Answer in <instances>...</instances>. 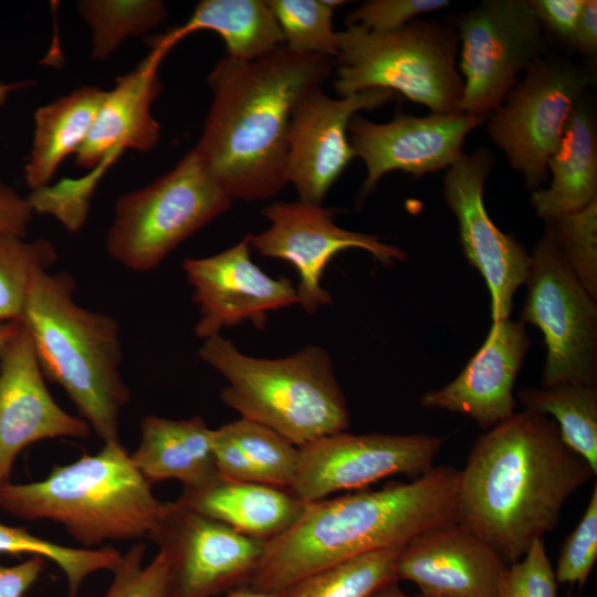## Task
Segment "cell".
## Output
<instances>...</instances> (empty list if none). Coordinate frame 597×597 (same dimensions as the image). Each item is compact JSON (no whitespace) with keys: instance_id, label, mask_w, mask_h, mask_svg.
Segmentation results:
<instances>
[{"instance_id":"ac0fdd59","label":"cell","mask_w":597,"mask_h":597,"mask_svg":"<svg viewBox=\"0 0 597 597\" xmlns=\"http://www.w3.org/2000/svg\"><path fill=\"white\" fill-rule=\"evenodd\" d=\"M250 250L247 234L217 254L184 260L182 270L199 310L195 327L199 338L214 337L244 321L262 329L269 312L298 303L292 281L268 275L252 261Z\"/></svg>"},{"instance_id":"ab89813d","label":"cell","mask_w":597,"mask_h":597,"mask_svg":"<svg viewBox=\"0 0 597 597\" xmlns=\"http://www.w3.org/2000/svg\"><path fill=\"white\" fill-rule=\"evenodd\" d=\"M584 2L585 0H530L543 29L569 46Z\"/></svg>"},{"instance_id":"4dcf8cb0","label":"cell","mask_w":597,"mask_h":597,"mask_svg":"<svg viewBox=\"0 0 597 597\" xmlns=\"http://www.w3.org/2000/svg\"><path fill=\"white\" fill-rule=\"evenodd\" d=\"M56 260V249L46 239L0 234V322H20L35 276Z\"/></svg>"},{"instance_id":"5bb4252c","label":"cell","mask_w":597,"mask_h":597,"mask_svg":"<svg viewBox=\"0 0 597 597\" xmlns=\"http://www.w3.org/2000/svg\"><path fill=\"white\" fill-rule=\"evenodd\" d=\"M336 212L301 200L274 201L261 211L269 227L249 234L250 247L260 255L286 261L295 268L297 304L310 315L333 303L321 281L327 264L342 251L365 250L385 266L407 259L404 250L383 242L378 235L341 228L335 222Z\"/></svg>"},{"instance_id":"836d02e7","label":"cell","mask_w":597,"mask_h":597,"mask_svg":"<svg viewBox=\"0 0 597 597\" xmlns=\"http://www.w3.org/2000/svg\"><path fill=\"white\" fill-rule=\"evenodd\" d=\"M268 3L290 51L336 57L334 9L324 0H268Z\"/></svg>"},{"instance_id":"7402d4cb","label":"cell","mask_w":597,"mask_h":597,"mask_svg":"<svg viewBox=\"0 0 597 597\" xmlns=\"http://www.w3.org/2000/svg\"><path fill=\"white\" fill-rule=\"evenodd\" d=\"M176 43L166 34L135 69L117 76L106 93L91 130L75 154V165L102 176L106 166L125 149L150 151L160 136L151 105L161 92L159 65Z\"/></svg>"},{"instance_id":"f1b7e54d","label":"cell","mask_w":597,"mask_h":597,"mask_svg":"<svg viewBox=\"0 0 597 597\" xmlns=\"http://www.w3.org/2000/svg\"><path fill=\"white\" fill-rule=\"evenodd\" d=\"M400 549H378L341 561L295 582L281 597H370L399 582L396 564Z\"/></svg>"},{"instance_id":"484cf974","label":"cell","mask_w":597,"mask_h":597,"mask_svg":"<svg viewBox=\"0 0 597 597\" xmlns=\"http://www.w3.org/2000/svg\"><path fill=\"white\" fill-rule=\"evenodd\" d=\"M106 93L85 85L35 111L32 147L24 166L25 182L32 191L49 186L63 159L77 153Z\"/></svg>"},{"instance_id":"7bdbcfd3","label":"cell","mask_w":597,"mask_h":597,"mask_svg":"<svg viewBox=\"0 0 597 597\" xmlns=\"http://www.w3.org/2000/svg\"><path fill=\"white\" fill-rule=\"evenodd\" d=\"M572 48L585 56L597 52V1L585 0L572 41Z\"/></svg>"},{"instance_id":"7a4b0ae2","label":"cell","mask_w":597,"mask_h":597,"mask_svg":"<svg viewBox=\"0 0 597 597\" xmlns=\"http://www.w3.org/2000/svg\"><path fill=\"white\" fill-rule=\"evenodd\" d=\"M334 69V57L285 45L253 61L226 55L217 62L208 75L211 105L193 149L232 201L268 200L289 185L292 112Z\"/></svg>"},{"instance_id":"4fadbf2b","label":"cell","mask_w":597,"mask_h":597,"mask_svg":"<svg viewBox=\"0 0 597 597\" xmlns=\"http://www.w3.org/2000/svg\"><path fill=\"white\" fill-rule=\"evenodd\" d=\"M442 443L440 437L428 433L329 434L300 448L298 470L290 491L308 503L339 491L363 490L398 474L415 480L434 467Z\"/></svg>"},{"instance_id":"603a6c76","label":"cell","mask_w":597,"mask_h":597,"mask_svg":"<svg viewBox=\"0 0 597 597\" xmlns=\"http://www.w3.org/2000/svg\"><path fill=\"white\" fill-rule=\"evenodd\" d=\"M178 501L234 531L269 542L300 516L304 502L290 490L222 476L182 488Z\"/></svg>"},{"instance_id":"d590c367","label":"cell","mask_w":597,"mask_h":597,"mask_svg":"<svg viewBox=\"0 0 597 597\" xmlns=\"http://www.w3.org/2000/svg\"><path fill=\"white\" fill-rule=\"evenodd\" d=\"M597 561V484L574 531L562 545L555 577L559 584L583 587Z\"/></svg>"},{"instance_id":"ffe728a7","label":"cell","mask_w":597,"mask_h":597,"mask_svg":"<svg viewBox=\"0 0 597 597\" xmlns=\"http://www.w3.org/2000/svg\"><path fill=\"white\" fill-rule=\"evenodd\" d=\"M507 564L483 538L450 522L409 541L399 552L397 579L413 583L420 595L500 597Z\"/></svg>"},{"instance_id":"ba28073f","label":"cell","mask_w":597,"mask_h":597,"mask_svg":"<svg viewBox=\"0 0 597 597\" xmlns=\"http://www.w3.org/2000/svg\"><path fill=\"white\" fill-rule=\"evenodd\" d=\"M231 205L192 148L169 171L117 199L107 253L130 271L149 272Z\"/></svg>"},{"instance_id":"8d00e7d4","label":"cell","mask_w":597,"mask_h":597,"mask_svg":"<svg viewBox=\"0 0 597 597\" xmlns=\"http://www.w3.org/2000/svg\"><path fill=\"white\" fill-rule=\"evenodd\" d=\"M144 544H135L122 555L113 570L114 578L103 597H165L167 564L158 552L156 557L143 566Z\"/></svg>"},{"instance_id":"74e56055","label":"cell","mask_w":597,"mask_h":597,"mask_svg":"<svg viewBox=\"0 0 597 597\" xmlns=\"http://www.w3.org/2000/svg\"><path fill=\"white\" fill-rule=\"evenodd\" d=\"M557 580L544 540L533 542L504 574L500 597H557Z\"/></svg>"},{"instance_id":"9a60e30c","label":"cell","mask_w":597,"mask_h":597,"mask_svg":"<svg viewBox=\"0 0 597 597\" xmlns=\"http://www.w3.org/2000/svg\"><path fill=\"white\" fill-rule=\"evenodd\" d=\"M494 166L486 147L463 155L447 169L442 197L458 222L459 240L468 262L485 281L490 292L491 318H510L517 289L525 284L531 253L490 218L483 193Z\"/></svg>"},{"instance_id":"e575fe53","label":"cell","mask_w":597,"mask_h":597,"mask_svg":"<svg viewBox=\"0 0 597 597\" xmlns=\"http://www.w3.org/2000/svg\"><path fill=\"white\" fill-rule=\"evenodd\" d=\"M549 221L564 261L582 285L597 298V199Z\"/></svg>"},{"instance_id":"8fae6325","label":"cell","mask_w":597,"mask_h":597,"mask_svg":"<svg viewBox=\"0 0 597 597\" xmlns=\"http://www.w3.org/2000/svg\"><path fill=\"white\" fill-rule=\"evenodd\" d=\"M452 25L463 80L459 111L486 118L544 56V29L530 0H484L458 14Z\"/></svg>"},{"instance_id":"5b68a950","label":"cell","mask_w":597,"mask_h":597,"mask_svg":"<svg viewBox=\"0 0 597 597\" xmlns=\"http://www.w3.org/2000/svg\"><path fill=\"white\" fill-rule=\"evenodd\" d=\"M121 441L55 465L41 481L0 488V507L25 520L60 523L85 546L148 536L165 502L151 491Z\"/></svg>"},{"instance_id":"4316f807","label":"cell","mask_w":597,"mask_h":597,"mask_svg":"<svg viewBox=\"0 0 597 597\" xmlns=\"http://www.w3.org/2000/svg\"><path fill=\"white\" fill-rule=\"evenodd\" d=\"M200 30L218 33L227 55L243 61L256 60L284 45L268 0H202L184 25L168 33L178 42Z\"/></svg>"},{"instance_id":"cb8c5ba5","label":"cell","mask_w":597,"mask_h":597,"mask_svg":"<svg viewBox=\"0 0 597 597\" xmlns=\"http://www.w3.org/2000/svg\"><path fill=\"white\" fill-rule=\"evenodd\" d=\"M547 171L549 185L530 197L540 219L555 220L597 199V126L585 100L574 109Z\"/></svg>"},{"instance_id":"8992f818","label":"cell","mask_w":597,"mask_h":597,"mask_svg":"<svg viewBox=\"0 0 597 597\" xmlns=\"http://www.w3.org/2000/svg\"><path fill=\"white\" fill-rule=\"evenodd\" d=\"M198 354L228 381L221 392L227 406L298 448L350 426L332 358L320 346L282 358H258L217 335L205 339Z\"/></svg>"},{"instance_id":"9c48e42d","label":"cell","mask_w":597,"mask_h":597,"mask_svg":"<svg viewBox=\"0 0 597 597\" xmlns=\"http://www.w3.org/2000/svg\"><path fill=\"white\" fill-rule=\"evenodd\" d=\"M544 222L531 252L520 321L543 333L546 360L542 387L561 383L597 386V298L564 261L551 221Z\"/></svg>"},{"instance_id":"60d3db41","label":"cell","mask_w":597,"mask_h":597,"mask_svg":"<svg viewBox=\"0 0 597 597\" xmlns=\"http://www.w3.org/2000/svg\"><path fill=\"white\" fill-rule=\"evenodd\" d=\"M34 213L28 198L0 181V234L25 238Z\"/></svg>"},{"instance_id":"bcb514c9","label":"cell","mask_w":597,"mask_h":597,"mask_svg":"<svg viewBox=\"0 0 597 597\" xmlns=\"http://www.w3.org/2000/svg\"><path fill=\"white\" fill-rule=\"evenodd\" d=\"M370 597H412L401 589L399 582H392L376 591Z\"/></svg>"},{"instance_id":"d4e9b609","label":"cell","mask_w":597,"mask_h":597,"mask_svg":"<svg viewBox=\"0 0 597 597\" xmlns=\"http://www.w3.org/2000/svg\"><path fill=\"white\" fill-rule=\"evenodd\" d=\"M142 440L130 459L151 484L178 480L182 488L197 485L217 473L213 431L201 417L172 420L146 416Z\"/></svg>"},{"instance_id":"ee69618b","label":"cell","mask_w":597,"mask_h":597,"mask_svg":"<svg viewBox=\"0 0 597 597\" xmlns=\"http://www.w3.org/2000/svg\"><path fill=\"white\" fill-rule=\"evenodd\" d=\"M20 326L21 323L18 321L0 322V357L8 343L20 329Z\"/></svg>"},{"instance_id":"c3c4849f","label":"cell","mask_w":597,"mask_h":597,"mask_svg":"<svg viewBox=\"0 0 597 597\" xmlns=\"http://www.w3.org/2000/svg\"><path fill=\"white\" fill-rule=\"evenodd\" d=\"M412 597H447V596H426V595H417Z\"/></svg>"},{"instance_id":"30bf717a","label":"cell","mask_w":597,"mask_h":597,"mask_svg":"<svg viewBox=\"0 0 597 597\" xmlns=\"http://www.w3.org/2000/svg\"><path fill=\"white\" fill-rule=\"evenodd\" d=\"M590 83L584 67L542 56L488 116V135L531 191L548 179L547 163Z\"/></svg>"},{"instance_id":"52a82bcc","label":"cell","mask_w":597,"mask_h":597,"mask_svg":"<svg viewBox=\"0 0 597 597\" xmlns=\"http://www.w3.org/2000/svg\"><path fill=\"white\" fill-rule=\"evenodd\" d=\"M334 88L346 97L384 88L426 106L430 113L460 112L463 80L459 39L451 23L415 19L391 32L358 25L336 32Z\"/></svg>"},{"instance_id":"1f68e13d","label":"cell","mask_w":597,"mask_h":597,"mask_svg":"<svg viewBox=\"0 0 597 597\" xmlns=\"http://www.w3.org/2000/svg\"><path fill=\"white\" fill-rule=\"evenodd\" d=\"M0 553L42 556L52 561L63 572L70 597H76L82 583L95 572L114 570L122 554L109 546L101 548H74L35 536L25 527L0 523Z\"/></svg>"},{"instance_id":"d6a6232c","label":"cell","mask_w":597,"mask_h":597,"mask_svg":"<svg viewBox=\"0 0 597 597\" xmlns=\"http://www.w3.org/2000/svg\"><path fill=\"white\" fill-rule=\"evenodd\" d=\"M221 427L240 448L258 483L292 488L300 463L298 447L272 429L244 418Z\"/></svg>"},{"instance_id":"83f0119b","label":"cell","mask_w":597,"mask_h":597,"mask_svg":"<svg viewBox=\"0 0 597 597\" xmlns=\"http://www.w3.org/2000/svg\"><path fill=\"white\" fill-rule=\"evenodd\" d=\"M525 410L552 416L564 442L597 473V386L561 383L519 390Z\"/></svg>"},{"instance_id":"e0dca14e","label":"cell","mask_w":597,"mask_h":597,"mask_svg":"<svg viewBox=\"0 0 597 597\" xmlns=\"http://www.w3.org/2000/svg\"><path fill=\"white\" fill-rule=\"evenodd\" d=\"M389 90L371 88L338 100L321 86L296 103L287 133L286 176L298 200L323 205L331 187L355 158L347 127L360 111H373L392 101Z\"/></svg>"},{"instance_id":"44dd1931","label":"cell","mask_w":597,"mask_h":597,"mask_svg":"<svg viewBox=\"0 0 597 597\" xmlns=\"http://www.w3.org/2000/svg\"><path fill=\"white\" fill-rule=\"evenodd\" d=\"M530 344L522 321H493L463 370L444 387L423 394L421 407L462 413L483 429L493 428L515 412L514 385Z\"/></svg>"},{"instance_id":"2e32d148","label":"cell","mask_w":597,"mask_h":597,"mask_svg":"<svg viewBox=\"0 0 597 597\" xmlns=\"http://www.w3.org/2000/svg\"><path fill=\"white\" fill-rule=\"evenodd\" d=\"M485 121V117L463 112L427 116L399 114L387 123L353 116L347 127L348 140L367 172L358 201L391 171L400 170L419 178L447 170L463 155L467 136Z\"/></svg>"},{"instance_id":"f35d334b","label":"cell","mask_w":597,"mask_h":597,"mask_svg":"<svg viewBox=\"0 0 597 597\" xmlns=\"http://www.w3.org/2000/svg\"><path fill=\"white\" fill-rule=\"evenodd\" d=\"M449 6L448 0H368L348 13L346 25L358 24L377 33L391 32Z\"/></svg>"},{"instance_id":"f546056e","label":"cell","mask_w":597,"mask_h":597,"mask_svg":"<svg viewBox=\"0 0 597 597\" xmlns=\"http://www.w3.org/2000/svg\"><path fill=\"white\" fill-rule=\"evenodd\" d=\"M77 11L91 29L93 60H106L127 38L148 32L167 17L160 0H84Z\"/></svg>"},{"instance_id":"7c38bea8","label":"cell","mask_w":597,"mask_h":597,"mask_svg":"<svg viewBox=\"0 0 597 597\" xmlns=\"http://www.w3.org/2000/svg\"><path fill=\"white\" fill-rule=\"evenodd\" d=\"M148 537L166 559L165 597H216L248 586L266 544L178 500L165 503Z\"/></svg>"},{"instance_id":"6da1fadb","label":"cell","mask_w":597,"mask_h":597,"mask_svg":"<svg viewBox=\"0 0 597 597\" xmlns=\"http://www.w3.org/2000/svg\"><path fill=\"white\" fill-rule=\"evenodd\" d=\"M596 475L553 419L514 412L476 439L460 470L458 522L513 564L556 527L569 496Z\"/></svg>"},{"instance_id":"f6af8a7d","label":"cell","mask_w":597,"mask_h":597,"mask_svg":"<svg viewBox=\"0 0 597 597\" xmlns=\"http://www.w3.org/2000/svg\"><path fill=\"white\" fill-rule=\"evenodd\" d=\"M226 597H281V593L263 591L250 586H242L228 593Z\"/></svg>"},{"instance_id":"b9f144b4","label":"cell","mask_w":597,"mask_h":597,"mask_svg":"<svg viewBox=\"0 0 597 597\" xmlns=\"http://www.w3.org/2000/svg\"><path fill=\"white\" fill-rule=\"evenodd\" d=\"M46 559L30 556L12 566L0 565V597H23L41 576Z\"/></svg>"},{"instance_id":"d6986e66","label":"cell","mask_w":597,"mask_h":597,"mask_svg":"<svg viewBox=\"0 0 597 597\" xmlns=\"http://www.w3.org/2000/svg\"><path fill=\"white\" fill-rule=\"evenodd\" d=\"M90 426L49 392L32 339L21 324L0 357V488L28 446L59 437L85 438Z\"/></svg>"},{"instance_id":"681fc988","label":"cell","mask_w":597,"mask_h":597,"mask_svg":"<svg viewBox=\"0 0 597 597\" xmlns=\"http://www.w3.org/2000/svg\"><path fill=\"white\" fill-rule=\"evenodd\" d=\"M567 597H576V596H574V595H572V594L569 593Z\"/></svg>"},{"instance_id":"277c9868","label":"cell","mask_w":597,"mask_h":597,"mask_svg":"<svg viewBox=\"0 0 597 597\" xmlns=\"http://www.w3.org/2000/svg\"><path fill=\"white\" fill-rule=\"evenodd\" d=\"M66 272L39 273L20 323L34 345L43 375L69 395L82 419L104 441H119V417L129 401L121 374L118 322L74 300Z\"/></svg>"},{"instance_id":"7dc6e473","label":"cell","mask_w":597,"mask_h":597,"mask_svg":"<svg viewBox=\"0 0 597 597\" xmlns=\"http://www.w3.org/2000/svg\"><path fill=\"white\" fill-rule=\"evenodd\" d=\"M23 84H24V83H10V84H7V83H0V105H2V104L4 103V101L7 100L8 95H9L12 91L22 87Z\"/></svg>"},{"instance_id":"3957f363","label":"cell","mask_w":597,"mask_h":597,"mask_svg":"<svg viewBox=\"0 0 597 597\" xmlns=\"http://www.w3.org/2000/svg\"><path fill=\"white\" fill-rule=\"evenodd\" d=\"M460 470L433 467L411 482L304 504L297 520L266 542L250 587L281 593L341 561L402 547L417 535L458 521Z\"/></svg>"}]
</instances>
